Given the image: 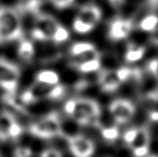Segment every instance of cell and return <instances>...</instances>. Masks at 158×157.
Segmentation results:
<instances>
[{"instance_id":"cell-3","label":"cell","mask_w":158,"mask_h":157,"mask_svg":"<svg viewBox=\"0 0 158 157\" xmlns=\"http://www.w3.org/2000/svg\"><path fill=\"white\" fill-rule=\"evenodd\" d=\"M23 39V27L18 10L0 6V45Z\"/></svg>"},{"instance_id":"cell-1","label":"cell","mask_w":158,"mask_h":157,"mask_svg":"<svg viewBox=\"0 0 158 157\" xmlns=\"http://www.w3.org/2000/svg\"><path fill=\"white\" fill-rule=\"evenodd\" d=\"M64 111L78 125L99 126L101 108L94 99L86 97L69 99L64 104Z\"/></svg>"},{"instance_id":"cell-12","label":"cell","mask_w":158,"mask_h":157,"mask_svg":"<svg viewBox=\"0 0 158 157\" xmlns=\"http://www.w3.org/2000/svg\"><path fill=\"white\" fill-rule=\"evenodd\" d=\"M70 56H71L72 67L78 63L84 61L100 59V53L92 43L89 42H76L70 47Z\"/></svg>"},{"instance_id":"cell-17","label":"cell","mask_w":158,"mask_h":157,"mask_svg":"<svg viewBox=\"0 0 158 157\" xmlns=\"http://www.w3.org/2000/svg\"><path fill=\"white\" fill-rule=\"evenodd\" d=\"M17 53L19 57L24 61H30L34 56V46L31 41L26 39H21L19 43V47L17 49Z\"/></svg>"},{"instance_id":"cell-26","label":"cell","mask_w":158,"mask_h":157,"mask_svg":"<svg viewBox=\"0 0 158 157\" xmlns=\"http://www.w3.org/2000/svg\"><path fill=\"white\" fill-rule=\"evenodd\" d=\"M149 6L152 8H157L158 7V0H147Z\"/></svg>"},{"instance_id":"cell-7","label":"cell","mask_w":158,"mask_h":157,"mask_svg":"<svg viewBox=\"0 0 158 157\" xmlns=\"http://www.w3.org/2000/svg\"><path fill=\"white\" fill-rule=\"evenodd\" d=\"M102 17V11L95 4L83 5L73 19V29L79 34L92 31Z\"/></svg>"},{"instance_id":"cell-15","label":"cell","mask_w":158,"mask_h":157,"mask_svg":"<svg viewBox=\"0 0 158 157\" xmlns=\"http://www.w3.org/2000/svg\"><path fill=\"white\" fill-rule=\"evenodd\" d=\"M145 51H146V48L142 46V45H138L134 43L128 44L125 52V60L129 63L139 61L144 56Z\"/></svg>"},{"instance_id":"cell-25","label":"cell","mask_w":158,"mask_h":157,"mask_svg":"<svg viewBox=\"0 0 158 157\" xmlns=\"http://www.w3.org/2000/svg\"><path fill=\"white\" fill-rule=\"evenodd\" d=\"M149 40L153 45L158 46V22L154 27V29L149 33Z\"/></svg>"},{"instance_id":"cell-6","label":"cell","mask_w":158,"mask_h":157,"mask_svg":"<svg viewBox=\"0 0 158 157\" xmlns=\"http://www.w3.org/2000/svg\"><path fill=\"white\" fill-rule=\"evenodd\" d=\"M123 140L135 157H147L151 144V135L147 126L128 129L124 132Z\"/></svg>"},{"instance_id":"cell-20","label":"cell","mask_w":158,"mask_h":157,"mask_svg":"<svg viewBox=\"0 0 158 157\" xmlns=\"http://www.w3.org/2000/svg\"><path fill=\"white\" fill-rule=\"evenodd\" d=\"M101 135L106 141H115L119 137V130L116 126L111 127H101Z\"/></svg>"},{"instance_id":"cell-14","label":"cell","mask_w":158,"mask_h":157,"mask_svg":"<svg viewBox=\"0 0 158 157\" xmlns=\"http://www.w3.org/2000/svg\"><path fill=\"white\" fill-rule=\"evenodd\" d=\"M98 85L104 93H113L117 91L122 82L116 73V70L100 69L97 77Z\"/></svg>"},{"instance_id":"cell-16","label":"cell","mask_w":158,"mask_h":157,"mask_svg":"<svg viewBox=\"0 0 158 157\" xmlns=\"http://www.w3.org/2000/svg\"><path fill=\"white\" fill-rule=\"evenodd\" d=\"M35 81L50 85H56L60 83V77L59 74L53 70H41L36 74Z\"/></svg>"},{"instance_id":"cell-19","label":"cell","mask_w":158,"mask_h":157,"mask_svg":"<svg viewBox=\"0 0 158 157\" xmlns=\"http://www.w3.org/2000/svg\"><path fill=\"white\" fill-rule=\"evenodd\" d=\"M157 22H158V16H156L154 14L147 15L140 21L139 28L144 32L150 33L153 29H154Z\"/></svg>"},{"instance_id":"cell-18","label":"cell","mask_w":158,"mask_h":157,"mask_svg":"<svg viewBox=\"0 0 158 157\" xmlns=\"http://www.w3.org/2000/svg\"><path fill=\"white\" fill-rule=\"evenodd\" d=\"M100 66H101L100 59H93V60H88V61H84V62L78 63L76 65H74L73 67L81 73H90V72L99 71L100 70Z\"/></svg>"},{"instance_id":"cell-21","label":"cell","mask_w":158,"mask_h":157,"mask_svg":"<svg viewBox=\"0 0 158 157\" xmlns=\"http://www.w3.org/2000/svg\"><path fill=\"white\" fill-rule=\"evenodd\" d=\"M33 151L31 148L27 146L16 147L13 151V157H32Z\"/></svg>"},{"instance_id":"cell-2","label":"cell","mask_w":158,"mask_h":157,"mask_svg":"<svg viewBox=\"0 0 158 157\" xmlns=\"http://www.w3.org/2000/svg\"><path fill=\"white\" fill-rule=\"evenodd\" d=\"M31 36L38 41L51 40L54 43H63L69 38V31L52 16L37 12Z\"/></svg>"},{"instance_id":"cell-5","label":"cell","mask_w":158,"mask_h":157,"mask_svg":"<svg viewBox=\"0 0 158 157\" xmlns=\"http://www.w3.org/2000/svg\"><path fill=\"white\" fill-rule=\"evenodd\" d=\"M30 135L40 139H53L63 136L60 116L56 111H52L32 122L28 127Z\"/></svg>"},{"instance_id":"cell-8","label":"cell","mask_w":158,"mask_h":157,"mask_svg":"<svg viewBox=\"0 0 158 157\" xmlns=\"http://www.w3.org/2000/svg\"><path fill=\"white\" fill-rule=\"evenodd\" d=\"M19 66L4 57H0V88L9 96H14L20 80Z\"/></svg>"},{"instance_id":"cell-27","label":"cell","mask_w":158,"mask_h":157,"mask_svg":"<svg viewBox=\"0 0 158 157\" xmlns=\"http://www.w3.org/2000/svg\"><path fill=\"white\" fill-rule=\"evenodd\" d=\"M110 1H111L112 3H114V4H117V3H119V2H121L122 0H110Z\"/></svg>"},{"instance_id":"cell-9","label":"cell","mask_w":158,"mask_h":157,"mask_svg":"<svg viewBox=\"0 0 158 157\" xmlns=\"http://www.w3.org/2000/svg\"><path fill=\"white\" fill-rule=\"evenodd\" d=\"M109 112L117 125H123L129 122L136 112V107L125 98H116L109 104Z\"/></svg>"},{"instance_id":"cell-23","label":"cell","mask_w":158,"mask_h":157,"mask_svg":"<svg viewBox=\"0 0 158 157\" xmlns=\"http://www.w3.org/2000/svg\"><path fill=\"white\" fill-rule=\"evenodd\" d=\"M49 1L57 9H66L71 6L75 0H49Z\"/></svg>"},{"instance_id":"cell-10","label":"cell","mask_w":158,"mask_h":157,"mask_svg":"<svg viewBox=\"0 0 158 157\" xmlns=\"http://www.w3.org/2000/svg\"><path fill=\"white\" fill-rule=\"evenodd\" d=\"M68 149L73 157H92L95 144L89 137L83 134L65 135Z\"/></svg>"},{"instance_id":"cell-13","label":"cell","mask_w":158,"mask_h":157,"mask_svg":"<svg viewBox=\"0 0 158 157\" xmlns=\"http://www.w3.org/2000/svg\"><path fill=\"white\" fill-rule=\"evenodd\" d=\"M133 24L130 19L115 18L109 24L108 28V38L111 41H121L127 38L132 32Z\"/></svg>"},{"instance_id":"cell-28","label":"cell","mask_w":158,"mask_h":157,"mask_svg":"<svg viewBox=\"0 0 158 157\" xmlns=\"http://www.w3.org/2000/svg\"><path fill=\"white\" fill-rule=\"evenodd\" d=\"M157 157H158V155H157Z\"/></svg>"},{"instance_id":"cell-11","label":"cell","mask_w":158,"mask_h":157,"mask_svg":"<svg viewBox=\"0 0 158 157\" xmlns=\"http://www.w3.org/2000/svg\"><path fill=\"white\" fill-rule=\"evenodd\" d=\"M23 133V127L9 111L0 112V141L17 140Z\"/></svg>"},{"instance_id":"cell-24","label":"cell","mask_w":158,"mask_h":157,"mask_svg":"<svg viewBox=\"0 0 158 157\" xmlns=\"http://www.w3.org/2000/svg\"><path fill=\"white\" fill-rule=\"evenodd\" d=\"M40 157H63V155L55 148H47L40 154Z\"/></svg>"},{"instance_id":"cell-4","label":"cell","mask_w":158,"mask_h":157,"mask_svg":"<svg viewBox=\"0 0 158 157\" xmlns=\"http://www.w3.org/2000/svg\"><path fill=\"white\" fill-rule=\"evenodd\" d=\"M66 88L63 84L50 85L35 81L20 95V103L24 105L33 104L43 100H58L64 96Z\"/></svg>"},{"instance_id":"cell-22","label":"cell","mask_w":158,"mask_h":157,"mask_svg":"<svg viewBox=\"0 0 158 157\" xmlns=\"http://www.w3.org/2000/svg\"><path fill=\"white\" fill-rule=\"evenodd\" d=\"M147 71L158 81V57L149 61L147 64Z\"/></svg>"}]
</instances>
